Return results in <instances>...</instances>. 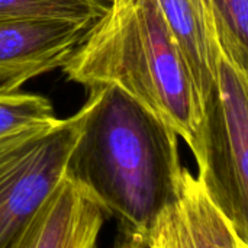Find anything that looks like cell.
<instances>
[{"label":"cell","instance_id":"obj_1","mask_svg":"<svg viewBox=\"0 0 248 248\" xmlns=\"http://www.w3.org/2000/svg\"><path fill=\"white\" fill-rule=\"evenodd\" d=\"M80 137L64 176L89 193L124 235L147 238L180 195L177 134L116 86L89 89Z\"/></svg>","mask_w":248,"mask_h":248},{"label":"cell","instance_id":"obj_2","mask_svg":"<svg viewBox=\"0 0 248 248\" xmlns=\"http://www.w3.org/2000/svg\"><path fill=\"white\" fill-rule=\"evenodd\" d=\"M62 70L87 89L124 90L185 140L201 163L203 100L155 0H110Z\"/></svg>","mask_w":248,"mask_h":248},{"label":"cell","instance_id":"obj_3","mask_svg":"<svg viewBox=\"0 0 248 248\" xmlns=\"http://www.w3.org/2000/svg\"><path fill=\"white\" fill-rule=\"evenodd\" d=\"M202 148L198 180L248 243V74L222 51L203 102Z\"/></svg>","mask_w":248,"mask_h":248},{"label":"cell","instance_id":"obj_4","mask_svg":"<svg viewBox=\"0 0 248 248\" xmlns=\"http://www.w3.org/2000/svg\"><path fill=\"white\" fill-rule=\"evenodd\" d=\"M86 103L67 119L0 138V248H7L62 180Z\"/></svg>","mask_w":248,"mask_h":248},{"label":"cell","instance_id":"obj_5","mask_svg":"<svg viewBox=\"0 0 248 248\" xmlns=\"http://www.w3.org/2000/svg\"><path fill=\"white\" fill-rule=\"evenodd\" d=\"M89 31L68 22L0 19V89L17 90L33 77L62 68Z\"/></svg>","mask_w":248,"mask_h":248},{"label":"cell","instance_id":"obj_6","mask_svg":"<svg viewBox=\"0 0 248 248\" xmlns=\"http://www.w3.org/2000/svg\"><path fill=\"white\" fill-rule=\"evenodd\" d=\"M145 240L150 248H248L186 169L179 198L158 215Z\"/></svg>","mask_w":248,"mask_h":248},{"label":"cell","instance_id":"obj_7","mask_svg":"<svg viewBox=\"0 0 248 248\" xmlns=\"http://www.w3.org/2000/svg\"><path fill=\"white\" fill-rule=\"evenodd\" d=\"M100 205L65 176L7 248H97Z\"/></svg>","mask_w":248,"mask_h":248},{"label":"cell","instance_id":"obj_8","mask_svg":"<svg viewBox=\"0 0 248 248\" xmlns=\"http://www.w3.org/2000/svg\"><path fill=\"white\" fill-rule=\"evenodd\" d=\"M205 102L217 81L221 45L206 0H155Z\"/></svg>","mask_w":248,"mask_h":248},{"label":"cell","instance_id":"obj_9","mask_svg":"<svg viewBox=\"0 0 248 248\" xmlns=\"http://www.w3.org/2000/svg\"><path fill=\"white\" fill-rule=\"evenodd\" d=\"M110 0H0V19L68 22L92 28Z\"/></svg>","mask_w":248,"mask_h":248},{"label":"cell","instance_id":"obj_10","mask_svg":"<svg viewBox=\"0 0 248 248\" xmlns=\"http://www.w3.org/2000/svg\"><path fill=\"white\" fill-rule=\"evenodd\" d=\"M214 15L221 51L243 71H247L248 0H206Z\"/></svg>","mask_w":248,"mask_h":248},{"label":"cell","instance_id":"obj_11","mask_svg":"<svg viewBox=\"0 0 248 248\" xmlns=\"http://www.w3.org/2000/svg\"><path fill=\"white\" fill-rule=\"evenodd\" d=\"M57 119L54 106L45 96L0 89V138Z\"/></svg>","mask_w":248,"mask_h":248},{"label":"cell","instance_id":"obj_12","mask_svg":"<svg viewBox=\"0 0 248 248\" xmlns=\"http://www.w3.org/2000/svg\"><path fill=\"white\" fill-rule=\"evenodd\" d=\"M112 248H150L147 240L140 235H124L119 237Z\"/></svg>","mask_w":248,"mask_h":248}]
</instances>
